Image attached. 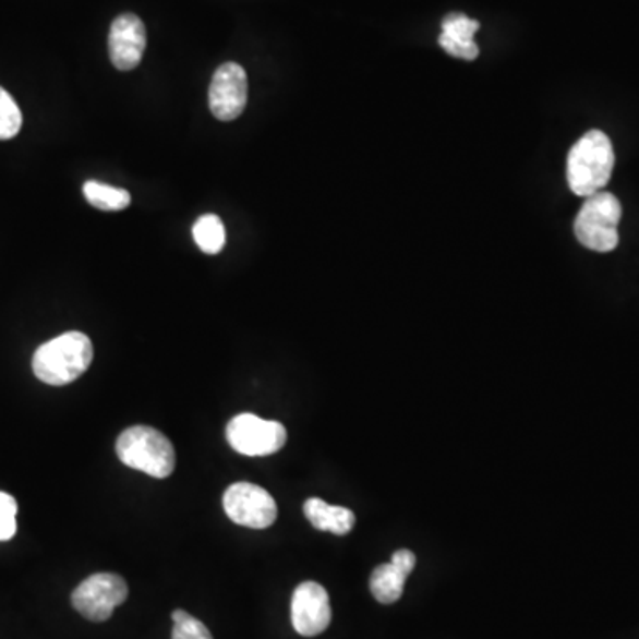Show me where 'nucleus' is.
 <instances>
[{
	"label": "nucleus",
	"mask_w": 639,
	"mask_h": 639,
	"mask_svg": "<svg viewBox=\"0 0 639 639\" xmlns=\"http://www.w3.org/2000/svg\"><path fill=\"white\" fill-rule=\"evenodd\" d=\"M226 516L234 525L265 530L276 522L277 505L265 489L254 483L239 482L229 485L222 497Z\"/></svg>",
	"instance_id": "7"
},
{
	"label": "nucleus",
	"mask_w": 639,
	"mask_h": 639,
	"mask_svg": "<svg viewBox=\"0 0 639 639\" xmlns=\"http://www.w3.org/2000/svg\"><path fill=\"white\" fill-rule=\"evenodd\" d=\"M620 219L622 205L618 197L613 196L611 192H596L584 197L581 210L574 222V233L578 237L579 244L590 251L611 253L620 242Z\"/></svg>",
	"instance_id": "4"
},
{
	"label": "nucleus",
	"mask_w": 639,
	"mask_h": 639,
	"mask_svg": "<svg viewBox=\"0 0 639 639\" xmlns=\"http://www.w3.org/2000/svg\"><path fill=\"white\" fill-rule=\"evenodd\" d=\"M84 196L98 210L120 212L130 205V192L124 189L106 185L100 182H87L84 185Z\"/></svg>",
	"instance_id": "15"
},
{
	"label": "nucleus",
	"mask_w": 639,
	"mask_h": 639,
	"mask_svg": "<svg viewBox=\"0 0 639 639\" xmlns=\"http://www.w3.org/2000/svg\"><path fill=\"white\" fill-rule=\"evenodd\" d=\"M249 82L244 68L226 62L215 72L208 92L212 114L220 121H233L248 106Z\"/></svg>",
	"instance_id": "8"
},
{
	"label": "nucleus",
	"mask_w": 639,
	"mask_h": 639,
	"mask_svg": "<svg viewBox=\"0 0 639 639\" xmlns=\"http://www.w3.org/2000/svg\"><path fill=\"white\" fill-rule=\"evenodd\" d=\"M16 505L15 497L0 492V540H11L16 534Z\"/></svg>",
	"instance_id": "18"
},
{
	"label": "nucleus",
	"mask_w": 639,
	"mask_h": 639,
	"mask_svg": "<svg viewBox=\"0 0 639 639\" xmlns=\"http://www.w3.org/2000/svg\"><path fill=\"white\" fill-rule=\"evenodd\" d=\"M129 596V587L118 574H93L75 588L72 604L84 618L92 622L109 620L116 607Z\"/></svg>",
	"instance_id": "6"
},
{
	"label": "nucleus",
	"mask_w": 639,
	"mask_h": 639,
	"mask_svg": "<svg viewBox=\"0 0 639 639\" xmlns=\"http://www.w3.org/2000/svg\"><path fill=\"white\" fill-rule=\"evenodd\" d=\"M228 443L237 454L245 457H267L287 444V429L279 421L262 420L258 415L239 414L229 421Z\"/></svg>",
	"instance_id": "5"
},
{
	"label": "nucleus",
	"mask_w": 639,
	"mask_h": 639,
	"mask_svg": "<svg viewBox=\"0 0 639 639\" xmlns=\"http://www.w3.org/2000/svg\"><path fill=\"white\" fill-rule=\"evenodd\" d=\"M93 361V343L84 333H64L41 345L33 358V372L48 386H67L84 375Z\"/></svg>",
	"instance_id": "2"
},
{
	"label": "nucleus",
	"mask_w": 639,
	"mask_h": 639,
	"mask_svg": "<svg viewBox=\"0 0 639 639\" xmlns=\"http://www.w3.org/2000/svg\"><path fill=\"white\" fill-rule=\"evenodd\" d=\"M146 27L134 13H123L109 31V58L120 72H130L143 61Z\"/></svg>",
	"instance_id": "10"
},
{
	"label": "nucleus",
	"mask_w": 639,
	"mask_h": 639,
	"mask_svg": "<svg viewBox=\"0 0 639 639\" xmlns=\"http://www.w3.org/2000/svg\"><path fill=\"white\" fill-rule=\"evenodd\" d=\"M192 234L197 248L206 254H219L226 244V229L222 220L214 214H206L196 220Z\"/></svg>",
	"instance_id": "14"
},
{
	"label": "nucleus",
	"mask_w": 639,
	"mask_h": 639,
	"mask_svg": "<svg viewBox=\"0 0 639 639\" xmlns=\"http://www.w3.org/2000/svg\"><path fill=\"white\" fill-rule=\"evenodd\" d=\"M330 611L329 593L315 581H305L296 588L291 596V624L293 629L305 638H313L329 627Z\"/></svg>",
	"instance_id": "9"
},
{
	"label": "nucleus",
	"mask_w": 639,
	"mask_h": 639,
	"mask_svg": "<svg viewBox=\"0 0 639 639\" xmlns=\"http://www.w3.org/2000/svg\"><path fill=\"white\" fill-rule=\"evenodd\" d=\"M415 567V556L409 548L393 554L389 564L378 565L370 579V590L381 604H393L403 595L406 581Z\"/></svg>",
	"instance_id": "11"
},
{
	"label": "nucleus",
	"mask_w": 639,
	"mask_h": 639,
	"mask_svg": "<svg viewBox=\"0 0 639 639\" xmlns=\"http://www.w3.org/2000/svg\"><path fill=\"white\" fill-rule=\"evenodd\" d=\"M478 29L480 24L477 20L469 19L462 13H451L444 19L439 45L454 58L474 61L480 53V48L474 44V34Z\"/></svg>",
	"instance_id": "12"
},
{
	"label": "nucleus",
	"mask_w": 639,
	"mask_h": 639,
	"mask_svg": "<svg viewBox=\"0 0 639 639\" xmlns=\"http://www.w3.org/2000/svg\"><path fill=\"white\" fill-rule=\"evenodd\" d=\"M613 168L615 152L610 137L601 130H590L568 153V186L576 196H592L610 183Z\"/></svg>",
	"instance_id": "1"
},
{
	"label": "nucleus",
	"mask_w": 639,
	"mask_h": 639,
	"mask_svg": "<svg viewBox=\"0 0 639 639\" xmlns=\"http://www.w3.org/2000/svg\"><path fill=\"white\" fill-rule=\"evenodd\" d=\"M22 129V112L13 96L0 87V141L15 137Z\"/></svg>",
	"instance_id": "16"
},
{
	"label": "nucleus",
	"mask_w": 639,
	"mask_h": 639,
	"mask_svg": "<svg viewBox=\"0 0 639 639\" xmlns=\"http://www.w3.org/2000/svg\"><path fill=\"white\" fill-rule=\"evenodd\" d=\"M172 639H214L210 630L203 622L189 615L186 611L177 610L172 613Z\"/></svg>",
	"instance_id": "17"
},
{
	"label": "nucleus",
	"mask_w": 639,
	"mask_h": 639,
	"mask_svg": "<svg viewBox=\"0 0 639 639\" xmlns=\"http://www.w3.org/2000/svg\"><path fill=\"white\" fill-rule=\"evenodd\" d=\"M304 516L315 530L335 534L350 533L355 526V516L352 510L345 506L329 505L318 497H310L304 503Z\"/></svg>",
	"instance_id": "13"
},
{
	"label": "nucleus",
	"mask_w": 639,
	"mask_h": 639,
	"mask_svg": "<svg viewBox=\"0 0 639 639\" xmlns=\"http://www.w3.org/2000/svg\"><path fill=\"white\" fill-rule=\"evenodd\" d=\"M116 454L121 462L149 477H171L177 466V454L171 441L152 426H132L116 441Z\"/></svg>",
	"instance_id": "3"
}]
</instances>
